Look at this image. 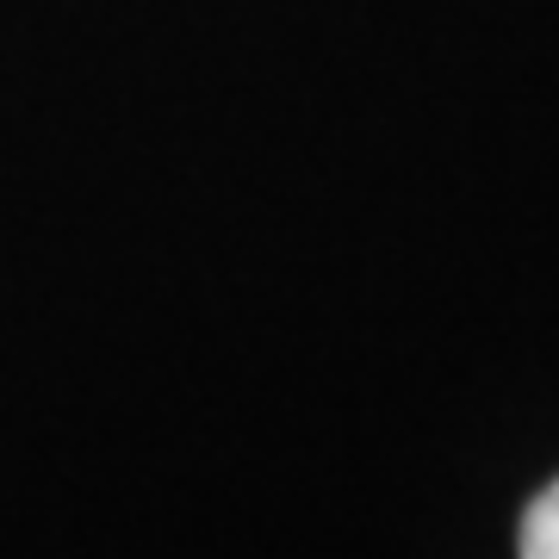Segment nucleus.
Returning <instances> with one entry per match:
<instances>
[{
  "label": "nucleus",
  "instance_id": "nucleus-1",
  "mask_svg": "<svg viewBox=\"0 0 559 559\" xmlns=\"http://www.w3.org/2000/svg\"><path fill=\"white\" fill-rule=\"evenodd\" d=\"M522 559H559V485H547L522 516Z\"/></svg>",
  "mask_w": 559,
  "mask_h": 559
}]
</instances>
